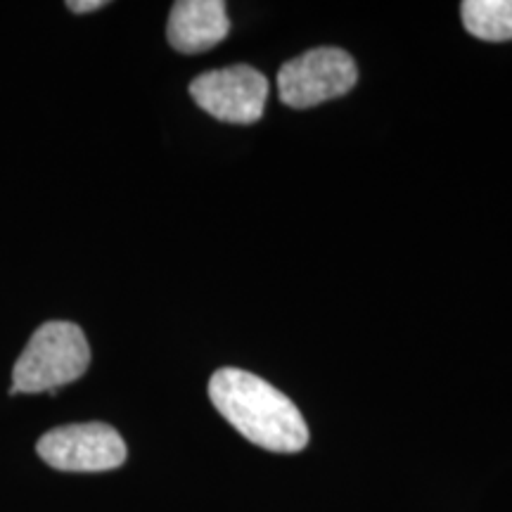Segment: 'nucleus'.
<instances>
[{"label":"nucleus","mask_w":512,"mask_h":512,"mask_svg":"<svg viewBox=\"0 0 512 512\" xmlns=\"http://www.w3.org/2000/svg\"><path fill=\"white\" fill-rule=\"evenodd\" d=\"M214 408L252 444L275 453H297L309 444L299 408L273 384L240 368H221L209 380Z\"/></svg>","instance_id":"1"},{"label":"nucleus","mask_w":512,"mask_h":512,"mask_svg":"<svg viewBox=\"0 0 512 512\" xmlns=\"http://www.w3.org/2000/svg\"><path fill=\"white\" fill-rule=\"evenodd\" d=\"M91 363V347L79 325L50 320L31 335L27 349L12 368L10 394H38L72 384Z\"/></svg>","instance_id":"2"},{"label":"nucleus","mask_w":512,"mask_h":512,"mask_svg":"<svg viewBox=\"0 0 512 512\" xmlns=\"http://www.w3.org/2000/svg\"><path fill=\"white\" fill-rule=\"evenodd\" d=\"M354 57L342 48H313L285 62L278 72V95L285 105L316 107L347 95L356 86Z\"/></svg>","instance_id":"3"},{"label":"nucleus","mask_w":512,"mask_h":512,"mask_svg":"<svg viewBox=\"0 0 512 512\" xmlns=\"http://www.w3.org/2000/svg\"><path fill=\"white\" fill-rule=\"evenodd\" d=\"M36 451L62 472H107L126 460L124 439L105 422L57 427L38 439Z\"/></svg>","instance_id":"4"},{"label":"nucleus","mask_w":512,"mask_h":512,"mask_svg":"<svg viewBox=\"0 0 512 512\" xmlns=\"http://www.w3.org/2000/svg\"><path fill=\"white\" fill-rule=\"evenodd\" d=\"M190 95L204 112L226 124H254L268 98V79L254 67L235 64L200 74L190 83Z\"/></svg>","instance_id":"5"},{"label":"nucleus","mask_w":512,"mask_h":512,"mask_svg":"<svg viewBox=\"0 0 512 512\" xmlns=\"http://www.w3.org/2000/svg\"><path fill=\"white\" fill-rule=\"evenodd\" d=\"M230 31L223 0H178L171 8L166 36L178 53H204L219 46Z\"/></svg>","instance_id":"6"},{"label":"nucleus","mask_w":512,"mask_h":512,"mask_svg":"<svg viewBox=\"0 0 512 512\" xmlns=\"http://www.w3.org/2000/svg\"><path fill=\"white\" fill-rule=\"evenodd\" d=\"M465 29L482 41H512V0H465L460 5Z\"/></svg>","instance_id":"7"},{"label":"nucleus","mask_w":512,"mask_h":512,"mask_svg":"<svg viewBox=\"0 0 512 512\" xmlns=\"http://www.w3.org/2000/svg\"><path fill=\"white\" fill-rule=\"evenodd\" d=\"M67 8L72 12H93L105 8V0H69Z\"/></svg>","instance_id":"8"}]
</instances>
